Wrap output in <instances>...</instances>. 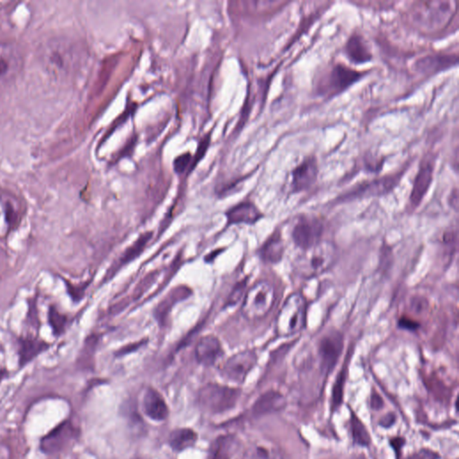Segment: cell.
<instances>
[{
  "instance_id": "cell-1",
  "label": "cell",
  "mask_w": 459,
  "mask_h": 459,
  "mask_svg": "<svg viewBox=\"0 0 459 459\" xmlns=\"http://www.w3.org/2000/svg\"><path fill=\"white\" fill-rule=\"evenodd\" d=\"M336 247L331 241H323L306 250L295 261V270L304 278H312L329 270L336 258Z\"/></svg>"
},
{
  "instance_id": "cell-2",
  "label": "cell",
  "mask_w": 459,
  "mask_h": 459,
  "mask_svg": "<svg viewBox=\"0 0 459 459\" xmlns=\"http://www.w3.org/2000/svg\"><path fill=\"white\" fill-rule=\"evenodd\" d=\"M457 12L455 1L417 2L412 10V19L419 28L435 32L446 28Z\"/></svg>"
},
{
  "instance_id": "cell-3",
  "label": "cell",
  "mask_w": 459,
  "mask_h": 459,
  "mask_svg": "<svg viewBox=\"0 0 459 459\" xmlns=\"http://www.w3.org/2000/svg\"><path fill=\"white\" fill-rule=\"evenodd\" d=\"M275 302V287L270 282L262 280L246 292L241 305V313L247 320H261L271 312Z\"/></svg>"
},
{
  "instance_id": "cell-4",
  "label": "cell",
  "mask_w": 459,
  "mask_h": 459,
  "mask_svg": "<svg viewBox=\"0 0 459 459\" xmlns=\"http://www.w3.org/2000/svg\"><path fill=\"white\" fill-rule=\"evenodd\" d=\"M365 74V71L356 70L345 65H334L321 74L316 85V92L322 97L332 98L347 90Z\"/></svg>"
},
{
  "instance_id": "cell-5",
  "label": "cell",
  "mask_w": 459,
  "mask_h": 459,
  "mask_svg": "<svg viewBox=\"0 0 459 459\" xmlns=\"http://www.w3.org/2000/svg\"><path fill=\"white\" fill-rule=\"evenodd\" d=\"M240 396V389L236 387L208 383L199 389L198 402L205 412L218 414L234 409Z\"/></svg>"
},
{
  "instance_id": "cell-6",
  "label": "cell",
  "mask_w": 459,
  "mask_h": 459,
  "mask_svg": "<svg viewBox=\"0 0 459 459\" xmlns=\"http://www.w3.org/2000/svg\"><path fill=\"white\" fill-rule=\"evenodd\" d=\"M307 302L303 295L294 293L288 297L276 320L279 336H292L300 333L306 325Z\"/></svg>"
},
{
  "instance_id": "cell-7",
  "label": "cell",
  "mask_w": 459,
  "mask_h": 459,
  "mask_svg": "<svg viewBox=\"0 0 459 459\" xmlns=\"http://www.w3.org/2000/svg\"><path fill=\"white\" fill-rule=\"evenodd\" d=\"M41 58L47 70L56 76L70 73L77 59L72 44L61 40L48 43Z\"/></svg>"
},
{
  "instance_id": "cell-8",
  "label": "cell",
  "mask_w": 459,
  "mask_h": 459,
  "mask_svg": "<svg viewBox=\"0 0 459 459\" xmlns=\"http://www.w3.org/2000/svg\"><path fill=\"white\" fill-rule=\"evenodd\" d=\"M26 214L25 203L13 193L0 190V240L19 228Z\"/></svg>"
},
{
  "instance_id": "cell-9",
  "label": "cell",
  "mask_w": 459,
  "mask_h": 459,
  "mask_svg": "<svg viewBox=\"0 0 459 459\" xmlns=\"http://www.w3.org/2000/svg\"><path fill=\"white\" fill-rule=\"evenodd\" d=\"M258 356L255 351L244 350L229 357L221 368L220 374L229 382L241 385L245 382L249 372L255 367Z\"/></svg>"
},
{
  "instance_id": "cell-10",
  "label": "cell",
  "mask_w": 459,
  "mask_h": 459,
  "mask_svg": "<svg viewBox=\"0 0 459 459\" xmlns=\"http://www.w3.org/2000/svg\"><path fill=\"white\" fill-rule=\"evenodd\" d=\"M323 222L318 217L303 216L295 222L291 232L295 246L306 250L320 243L323 235Z\"/></svg>"
},
{
  "instance_id": "cell-11",
  "label": "cell",
  "mask_w": 459,
  "mask_h": 459,
  "mask_svg": "<svg viewBox=\"0 0 459 459\" xmlns=\"http://www.w3.org/2000/svg\"><path fill=\"white\" fill-rule=\"evenodd\" d=\"M344 336L338 331L322 336L318 343V353L320 367L324 374H331L338 365L344 350Z\"/></svg>"
},
{
  "instance_id": "cell-12",
  "label": "cell",
  "mask_w": 459,
  "mask_h": 459,
  "mask_svg": "<svg viewBox=\"0 0 459 459\" xmlns=\"http://www.w3.org/2000/svg\"><path fill=\"white\" fill-rule=\"evenodd\" d=\"M402 176H403V172H399L398 174L385 176V177L360 184L343 196L341 201H351V199L385 195L394 190Z\"/></svg>"
},
{
  "instance_id": "cell-13",
  "label": "cell",
  "mask_w": 459,
  "mask_h": 459,
  "mask_svg": "<svg viewBox=\"0 0 459 459\" xmlns=\"http://www.w3.org/2000/svg\"><path fill=\"white\" fill-rule=\"evenodd\" d=\"M23 65L22 52L16 44L0 43V88L13 81Z\"/></svg>"
},
{
  "instance_id": "cell-14",
  "label": "cell",
  "mask_w": 459,
  "mask_h": 459,
  "mask_svg": "<svg viewBox=\"0 0 459 459\" xmlns=\"http://www.w3.org/2000/svg\"><path fill=\"white\" fill-rule=\"evenodd\" d=\"M435 159L429 156L422 159L418 172L414 178L412 192L410 195L411 205L418 207L430 189L434 180Z\"/></svg>"
},
{
  "instance_id": "cell-15",
  "label": "cell",
  "mask_w": 459,
  "mask_h": 459,
  "mask_svg": "<svg viewBox=\"0 0 459 459\" xmlns=\"http://www.w3.org/2000/svg\"><path fill=\"white\" fill-rule=\"evenodd\" d=\"M318 166L314 157L304 159L292 172L291 189L294 193L308 190L318 180Z\"/></svg>"
},
{
  "instance_id": "cell-16",
  "label": "cell",
  "mask_w": 459,
  "mask_h": 459,
  "mask_svg": "<svg viewBox=\"0 0 459 459\" xmlns=\"http://www.w3.org/2000/svg\"><path fill=\"white\" fill-rule=\"evenodd\" d=\"M142 412L154 422H163L169 417L170 410L165 398L154 387H147L141 398Z\"/></svg>"
},
{
  "instance_id": "cell-17",
  "label": "cell",
  "mask_w": 459,
  "mask_h": 459,
  "mask_svg": "<svg viewBox=\"0 0 459 459\" xmlns=\"http://www.w3.org/2000/svg\"><path fill=\"white\" fill-rule=\"evenodd\" d=\"M225 354L222 343L217 336L207 335L199 338L195 348V356L199 365L211 367Z\"/></svg>"
},
{
  "instance_id": "cell-18",
  "label": "cell",
  "mask_w": 459,
  "mask_h": 459,
  "mask_svg": "<svg viewBox=\"0 0 459 459\" xmlns=\"http://www.w3.org/2000/svg\"><path fill=\"white\" fill-rule=\"evenodd\" d=\"M457 54H430L422 57L414 62V67L417 72L423 74H434L449 70L458 65Z\"/></svg>"
},
{
  "instance_id": "cell-19",
  "label": "cell",
  "mask_w": 459,
  "mask_h": 459,
  "mask_svg": "<svg viewBox=\"0 0 459 459\" xmlns=\"http://www.w3.org/2000/svg\"><path fill=\"white\" fill-rule=\"evenodd\" d=\"M227 226L232 225H253L262 218V213L252 202H241L229 208L225 213Z\"/></svg>"
},
{
  "instance_id": "cell-20",
  "label": "cell",
  "mask_w": 459,
  "mask_h": 459,
  "mask_svg": "<svg viewBox=\"0 0 459 459\" xmlns=\"http://www.w3.org/2000/svg\"><path fill=\"white\" fill-rule=\"evenodd\" d=\"M74 429L70 422H63L41 441V449L45 453L61 451L70 440H72Z\"/></svg>"
},
{
  "instance_id": "cell-21",
  "label": "cell",
  "mask_w": 459,
  "mask_h": 459,
  "mask_svg": "<svg viewBox=\"0 0 459 459\" xmlns=\"http://www.w3.org/2000/svg\"><path fill=\"white\" fill-rule=\"evenodd\" d=\"M243 459H284L281 449L267 439L252 441L244 450Z\"/></svg>"
},
{
  "instance_id": "cell-22",
  "label": "cell",
  "mask_w": 459,
  "mask_h": 459,
  "mask_svg": "<svg viewBox=\"0 0 459 459\" xmlns=\"http://www.w3.org/2000/svg\"><path fill=\"white\" fill-rule=\"evenodd\" d=\"M286 399L281 393L269 390L262 394L252 405L254 416H264L267 414L279 412L285 407Z\"/></svg>"
},
{
  "instance_id": "cell-23",
  "label": "cell",
  "mask_w": 459,
  "mask_h": 459,
  "mask_svg": "<svg viewBox=\"0 0 459 459\" xmlns=\"http://www.w3.org/2000/svg\"><path fill=\"white\" fill-rule=\"evenodd\" d=\"M345 53L354 64H365L372 59V53L367 41L359 34H354L349 38L345 44Z\"/></svg>"
},
{
  "instance_id": "cell-24",
  "label": "cell",
  "mask_w": 459,
  "mask_h": 459,
  "mask_svg": "<svg viewBox=\"0 0 459 459\" xmlns=\"http://www.w3.org/2000/svg\"><path fill=\"white\" fill-rule=\"evenodd\" d=\"M285 250V243L281 234L275 232L265 241L258 254L265 263L277 264L284 258Z\"/></svg>"
},
{
  "instance_id": "cell-25",
  "label": "cell",
  "mask_w": 459,
  "mask_h": 459,
  "mask_svg": "<svg viewBox=\"0 0 459 459\" xmlns=\"http://www.w3.org/2000/svg\"><path fill=\"white\" fill-rule=\"evenodd\" d=\"M198 435L192 428H178L171 432L169 446L174 452L181 453L196 445Z\"/></svg>"
},
{
  "instance_id": "cell-26",
  "label": "cell",
  "mask_w": 459,
  "mask_h": 459,
  "mask_svg": "<svg viewBox=\"0 0 459 459\" xmlns=\"http://www.w3.org/2000/svg\"><path fill=\"white\" fill-rule=\"evenodd\" d=\"M237 445L236 438L232 435L220 436L212 444L208 459H231Z\"/></svg>"
},
{
  "instance_id": "cell-27",
  "label": "cell",
  "mask_w": 459,
  "mask_h": 459,
  "mask_svg": "<svg viewBox=\"0 0 459 459\" xmlns=\"http://www.w3.org/2000/svg\"><path fill=\"white\" fill-rule=\"evenodd\" d=\"M152 238L151 232H145V234L141 235L138 240L132 244L129 248L127 249L126 252L122 254L120 259H119V266L115 268V271L118 270V268L125 266L130 262L134 261L139 257L140 254L143 252V250L145 249V246L149 241Z\"/></svg>"
},
{
  "instance_id": "cell-28",
  "label": "cell",
  "mask_w": 459,
  "mask_h": 459,
  "mask_svg": "<svg viewBox=\"0 0 459 459\" xmlns=\"http://www.w3.org/2000/svg\"><path fill=\"white\" fill-rule=\"evenodd\" d=\"M350 425L354 443L358 446L369 447L371 442V435L366 426L354 414L351 416Z\"/></svg>"
},
{
  "instance_id": "cell-29",
  "label": "cell",
  "mask_w": 459,
  "mask_h": 459,
  "mask_svg": "<svg viewBox=\"0 0 459 459\" xmlns=\"http://www.w3.org/2000/svg\"><path fill=\"white\" fill-rule=\"evenodd\" d=\"M345 377H347V369L344 367L340 371L333 386L332 398H331V407H332V410L338 409L342 404L343 396H344Z\"/></svg>"
},
{
  "instance_id": "cell-30",
  "label": "cell",
  "mask_w": 459,
  "mask_h": 459,
  "mask_svg": "<svg viewBox=\"0 0 459 459\" xmlns=\"http://www.w3.org/2000/svg\"><path fill=\"white\" fill-rule=\"evenodd\" d=\"M247 287V278L243 279V281L237 283L234 286V290L229 294L226 306H236L243 299L245 295Z\"/></svg>"
},
{
  "instance_id": "cell-31",
  "label": "cell",
  "mask_w": 459,
  "mask_h": 459,
  "mask_svg": "<svg viewBox=\"0 0 459 459\" xmlns=\"http://www.w3.org/2000/svg\"><path fill=\"white\" fill-rule=\"evenodd\" d=\"M190 158H192V156L187 153L176 158V160L174 161V170L177 174H183L185 170L189 167Z\"/></svg>"
},
{
  "instance_id": "cell-32",
  "label": "cell",
  "mask_w": 459,
  "mask_h": 459,
  "mask_svg": "<svg viewBox=\"0 0 459 459\" xmlns=\"http://www.w3.org/2000/svg\"><path fill=\"white\" fill-rule=\"evenodd\" d=\"M407 459H440V456L438 453L432 451L431 449H422L414 453Z\"/></svg>"
},
{
  "instance_id": "cell-33",
  "label": "cell",
  "mask_w": 459,
  "mask_h": 459,
  "mask_svg": "<svg viewBox=\"0 0 459 459\" xmlns=\"http://www.w3.org/2000/svg\"><path fill=\"white\" fill-rule=\"evenodd\" d=\"M208 145H210V136L203 139V141L199 144L198 150L196 152L195 160H194V163H192L193 167H195L196 163H198L202 159L203 156L205 154V151H207Z\"/></svg>"
},
{
  "instance_id": "cell-34",
  "label": "cell",
  "mask_w": 459,
  "mask_h": 459,
  "mask_svg": "<svg viewBox=\"0 0 459 459\" xmlns=\"http://www.w3.org/2000/svg\"><path fill=\"white\" fill-rule=\"evenodd\" d=\"M396 421V414L390 412L389 414H385L380 420V425L381 427L385 428V429H389L390 427H392L393 425H395V422Z\"/></svg>"
},
{
  "instance_id": "cell-35",
  "label": "cell",
  "mask_w": 459,
  "mask_h": 459,
  "mask_svg": "<svg viewBox=\"0 0 459 459\" xmlns=\"http://www.w3.org/2000/svg\"><path fill=\"white\" fill-rule=\"evenodd\" d=\"M398 325L399 327H402V329L410 331L418 329L420 327V324L418 322L414 321L407 318H402L401 320H399Z\"/></svg>"
},
{
  "instance_id": "cell-36",
  "label": "cell",
  "mask_w": 459,
  "mask_h": 459,
  "mask_svg": "<svg viewBox=\"0 0 459 459\" xmlns=\"http://www.w3.org/2000/svg\"><path fill=\"white\" fill-rule=\"evenodd\" d=\"M371 407L374 410H380L384 407L383 399L377 393L371 395Z\"/></svg>"
},
{
  "instance_id": "cell-37",
  "label": "cell",
  "mask_w": 459,
  "mask_h": 459,
  "mask_svg": "<svg viewBox=\"0 0 459 459\" xmlns=\"http://www.w3.org/2000/svg\"><path fill=\"white\" fill-rule=\"evenodd\" d=\"M405 440L402 439V438H395V439L390 440V445L394 449L398 458L399 453H400L402 448H403Z\"/></svg>"
},
{
  "instance_id": "cell-38",
  "label": "cell",
  "mask_w": 459,
  "mask_h": 459,
  "mask_svg": "<svg viewBox=\"0 0 459 459\" xmlns=\"http://www.w3.org/2000/svg\"><path fill=\"white\" fill-rule=\"evenodd\" d=\"M0 255H1V252H0Z\"/></svg>"
}]
</instances>
